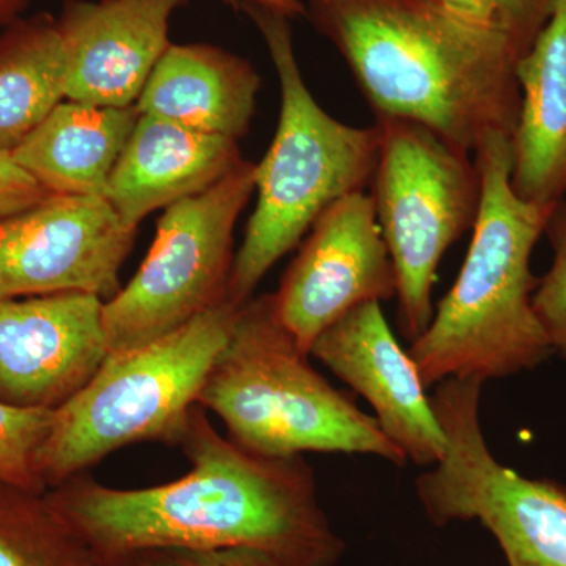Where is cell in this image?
<instances>
[{
  "label": "cell",
  "mask_w": 566,
  "mask_h": 566,
  "mask_svg": "<svg viewBox=\"0 0 566 566\" xmlns=\"http://www.w3.org/2000/svg\"><path fill=\"white\" fill-rule=\"evenodd\" d=\"M520 115L512 145V188L536 205L566 200V0L517 65Z\"/></svg>",
  "instance_id": "obj_16"
},
{
  "label": "cell",
  "mask_w": 566,
  "mask_h": 566,
  "mask_svg": "<svg viewBox=\"0 0 566 566\" xmlns=\"http://www.w3.org/2000/svg\"><path fill=\"white\" fill-rule=\"evenodd\" d=\"M185 0H69L61 29L66 99L102 107L139 102L170 46L169 25Z\"/></svg>",
  "instance_id": "obj_14"
},
{
  "label": "cell",
  "mask_w": 566,
  "mask_h": 566,
  "mask_svg": "<svg viewBox=\"0 0 566 566\" xmlns=\"http://www.w3.org/2000/svg\"><path fill=\"white\" fill-rule=\"evenodd\" d=\"M0 566H99L46 495L0 483Z\"/></svg>",
  "instance_id": "obj_20"
},
{
  "label": "cell",
  "mask_w": 566,
  "mask_h": 566,
  "mask_svg": "<svg viewBox=\"0 0 566 566\" xmlns=\"http://www.w3.org/2000/svg\"><path fill=\"white\" fill-rule=\"evenodd\" d=\"M266 44L281 84V115L270 150L256 164V205L234 255L227 301L243 307L256 286L324 211L374 180L379 126H352L319 106L294 52L290 18L243 9Z\"/></svg>",
  "instance_id": "obj_4"
},
{
  "label": "cell",
  "mask_w": 566,
  "mask_h": 566,
  "mask_svg": "<svg viewBox=\"0 0 566 566\" xmlns=\"http://www.w3.org/2000/svg\"><path fill=\"white\" fill-rule=\"evenodd\" d=\"M312 356L374 408L382 433L419 465L444 457L447 438L422 376L387 323L381 303L353 308L316 338Z\"/></svg>",
  "instance_id": "obj_13"
},
{
  "label": "cell",
  "mask_w": 566,
  "mask_h": 566,
  "mask_svg": "<svg viewBox=\"0 0 566 566\" xmlns=\"http://www.w3.org/2000/svg\"><path fill=\"white\" fill-rule=\"evenodd\" d=\"M223 3L245 9V7H259V9L274 11V13L283 14V17L293 18L305 17V0H221Z\"/></svg>",
  "instance_id": "obj_26"
},
{
  "label": "cell",
  "mask_w": 566,
  "mask_h": 566,
  "mask_svg": "<svg viewBox=\"0 0 566 566\" xmlns=\"http://www.w3.org/2000/svg\"><path fill=\"white\" fill-rule=\"evenodd\" d=\"M273 297L283 326L308 354L319 334L353 308L397 297V273L370 193H349L319 216Z\"/></svg>",
  "instance_id": "obj_11"
},
{
  "label": "cell",
  "mask_w": 566,
  "mask_h": 566,
  "mask_svg": "<svg viewBox=\"0 0 566 566\" xmlns=\"http://www.w3.org/2000/svg\"><path fill=\"white\" fill-rule=\"evenodd\" d=\"M256 164L164 210L155 241L125 289L104 303L109 353L150 344L227 301L233 230L255 192Z\"/></svg>",
  "instance_id": "obj_9"
},
{
  "label": "cell",
  "mask_w": 566,
  "mask_h": 566,
  "mask_svg": "<svg viewBox=\"0 0 566 566\" xmlns=\"http://www.w3.org/2000/svg\"><path fill=\"white\" fill-rule=\"evenodd\" d=\"M134 566H285L252 547L223 549H163L145 554Z\"/></svg>",
  "instance_id": "obj_24"
},
{
  "label": "cell",
  "mask_w": 566,
  "mask_h": 566,
  "mask_svg": "<svg viewBox=\"0 0 566 566\" xmlns=\"http://www.w3.org/2000/svg\"><path fill=\"white\" fill-rule=\"evenodd\" d=\"M375 123L381 148L370 196L397 273L398 326L415 342L434 315L439 264L474 227L482 180L469 153L427 126L389 117Z\"/></svg>",
  "instance_id": "obj_7"
},
{
  "label": "cell",
  "mask_w": 566,
  "mask_h": 566,
  "mask_svg": "<svg viewBox=\"0 0 566 566\" xmlns=\"http://www.w3.org/2000/svg\"><path fill=\"white\" fill-rule=\"evenodd\" d=\"M483 385L446 379L431 395L447 447L417 479V497L436 526L479 521L509 566H566V486L528 479L495 460L480 420Z\"/></svg>",
  "instance_id": "obj_8"
},
{
  "label": "cell",
  "mask_w": 566,
  "mask_h": 566,
  "mask_svg": "<svg viewBox=\"0 0 566 566\" xmlns=\"http://www.w3.org/2000/svg\"><path fill=\"white\" fill-rule=\"evenodd\" d=\"M137 229L106 197L50 193L0 221V300L120 292V268Z\"/></svg>",
  "instance_id": "obj_10"
},
{
  "label": "cell",
  "mask_w": 566,
  "mask_h": 566,
  "mask_svg": "<svg viewBox=\"0 0 566 566\" xmlns=\"http://www.w3.org/2000/svg\"><path fill=\"white\" fill-rule=\"evenodd\" d=\"M240 308L223 301L158 340L107 354L87 386L54 411L35 460L44 485L85 474L122 447L180 444Z\"/></svg>",
  "instance_id": "obj_6"
},
{
  "label": "cell",
  "mask_w": 566,
  "mask_h": 566,
  "mask_svg": "<svg viewBox=\"0 0 566 566\" xmlns=\"http://www.w3.org/2000/svg\"><path fill=\"white\" fill-rule=\"evenodd\" d=\"M63 99L66 55L57 21L13 25L0 39V151H13Z\"/></svg>",
  "instance_id": "obj_19"
},
{
  "label": "cell",
  "mask_w": 566,
  "mask_h": 566,
  "mask_svg": "<svg viewBox=\"0 0 566 566\" xmlns=\"http://www.w3.org/2000/svg\"><path fill=\"white\" fill-rule=\"evenodd\" d=\"M315 28L352 71L375 117L420 123L475 153L512 137L526 52L444 0H305Z\"/></svg>",
  "instance_id": "obj_2"
},
{
  "label": "cell",
  "mask_w": 566,
  "mask_h": 566,
  "mask_svg": "<svg viewBox=\"0 0 566 566\" xmlns=\"http://www.w3.org/2000/svg\"><path fill=\"white\" fill-rule=\"evenodd\" d=\"M103 307L87 293L0 300V401L55 411L87 386L109 354Z\"/></svg>",
  "instance_id": "obj_12"
},
{
  "label": "cell",
  "mask_w": 566,
  "mask_h": 566,
  "mask_svg": "<svg viewBox=\"0 0 566 566\" xmlns=\"http://www.w3.org/2000/svg\"><path fill=\"white\" fill-rule=\"evenodd\" d=\"M465 17L502 33L524 52L546 28L557 0H444Z\"/></svg>",
  "instance_id": "obj_23"
},
{
  "label": "cell",
  "mask_w": 566,
  "mask_h": 566,
  "mask_svg": "<svg viewBox=\"0 0 566 566\" xmlns=\"http://www.w3.org/2000/svg\"><path fill=\"white\" fill-rule=\"evenodd\" d=\"M50 192L18 164L11 153L0 151V221L28 210Z\"/></svg>",
  "instance_id": "obj_25"
},
{
  "label": "cell",
  "mask_w": 566,
  "mask_h": 566,
  "mask_svg": "<svg viewBox=\"0 0 566 566\" xmlns=\"http://www.w3.org/2000/svg\"><path fill=\"white\" fill-rule=\"evenodd\" d=\"M259 91V73L243 57L210 44L170 43L136 109L238 142L249 132Z\"/></svg>",
  "instance_id": "obj_17"
},
{
  "label": "cell",
  "mask_w": 566,
  "mask_h": 566,
  "mask_svg": "<svg viewBox=\"0 0 566 566\" xmlns=\"http://www.w3.org/2000/svg\"><path fill=\"white\" fill-rule=\"evenodd\" d=\"M243 161L237 140L139 114L112 170L106 199L137 229L150 212L203 192Z\"/></svg>",
  "instance_id": "obj_15"
},
{
  "label": "cell",
  "mask_w": 566,
  "mask_h": 566,
  "mask_svg": "<svg viewBox=\"0 0 566 566\" xmlns=\"http://www.w3.org/2000/svg\"><path fill=\"white\" fill-rule=\"evenodd\" d=\"M180 446L192 468L166 485L117 490L81 474L48 501L91 547L99 566H134L163 549L252 547L285 566H335L345 553L319 505L303 457L253 455L189 415Z\"/></svg>",
  "instance_id": "obj_1"
},
{
  "label": "cell",
  "mask_w": 566,
  "mask_h": 566,
  "mask_svg": "<svg viewBox=\"0 0 566 566\" xmlns=\"http://www.w3.org/2000/svg\"><path fill=\"white\" fill-rule=\"evenodd\" d=\"M308 356L283 326L273 294L252 297L211 365L199 405L253 455L348 453L405 465L378 420L324 379Z\"/></svg>",
  "instance_id": "obj_5"
},
{
  "label": "cell",
  "mask_w": 566,
  "mask_h": 566,
  "mask_svg": "<svg viewBox=\"0 0 566 566\" xmlns=\"http://www.w3.org/2000/svg\"><path fill=\"white\" fill-rule=\"evenodd\" d=\"M54 411L17 408L0 401V483L43 493L35 460L50 434Z\"/></svg>",
  "instance_id": "obj_21"
},
{
  "label": "cell",
  "mask_w": 566,
  "mask_h": 566,
  "mask_svg": "<svg viewBox=\"0 0 566 566\" xmlns=\"http://www.w3.org/2000/svg\"><path fill=\"white\" fill-rule=\"evenodd\" d=\"M137 118L136 106L63 99L11 155L50 193L106 197L112 170Z\"/></svg>",
  "instance_id": "obj_18"
},
{
  "label": "cell",
  "mask_w": 566,
  "mask_h": 566,
  "mask_svg": "<svg viewBox=\"0 0 566 566\" xmlns=\"http://www.w3.org/2000/svg\"><path fill=\"white\" fill-rule=\"evenodd\" d=\"M474 155L482 202L469 251L409 348L427 387L446 379L509 378L553 354L532 307L538 279L531 260L554 205L526 202L513 191L510 137L491 134Z\"/></svg>",
  "instance_id": "obj_3"
},
{
  "label": "cell",
  "mask_w": 566,
  "mask_h": 566,
  "mask_svg": "<svg viewBox=\"0 0 566 566\" xmlns=\"http://www.w3.org/2000/svg\"><path fill=\"white\" fill-rule=\"evenodd\" d=\"M545 237L553 249L549 271L538 279L532 307L553 354L566 360V200L554 205Z\"/></svg>",
  "instance_id": "obj_22"
},
{
  "label": "cell",
  "mask_w": 566,
  "mask_h": 566,
  "mask_svg": "<svg viewBox=\"0 0 566 566\" xmlns=\"http://www.w3.org/2000/svg\"><path fill=\"white\" fill-rule=\"evenodd\" d=\"M28 2L29 0H0V21L9 20Z\"/></svg>",
  "instance_id": "obj_27"
}]
</instances>
